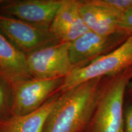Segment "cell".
I'll use <instances>...</instances> for the list:
<instances>
[{
    "label": "cell",
    "instance_id": "1",
    "mask_svg": "<svg viewBox=\"0 0 132 132\" xmlns=\"http://www.w3.org/2000/svg\"><path fill=\"white\" fill-rule=\"evenodd\" d=\"M104 78L92 80L59 95L43 132H81L87 127L96 107Z\"/></svg>",
    "mask_w": 132,
    "mask_h": 132
},
{
    "label": "cell",
    "instance_id": "2",
    "mask_svg": "<svg viewBox=\"0 0 132 132\" xmlns=\"http://www.w3.org/2000/svg\"><path fill=\"white\" fill-rule=\"evenodd\" d=\"M132 80V67L104 79L98 102L87 126L89 132H123V103Z\"/></svg>",
    "mask_w": 132,
    "mask_h": 132
},
{
    "label": "cell",
    "instance_id": "3",
    "mask_svg": "<svg viewBox=\"0 0 132 132\" xmlns=\"http://www.w3.org/2000/svg\"><path fill=\"white\" fill-rule=\"evenodd\" d=\"M132 67V36L113 52L87 65L75 67L64 78L59 91L64 92L88 81L110 77Z\"/></svg>",
    "mask_w": 132,
    "mask_h": 132
},
{
    "label": "cell",
    "instance_id": "4",
    "mask_svg": "<svg viewBox=\"0 0 132 132\" xmlns=\"http://www.w3.org/2000/svg\"><path fill=\"white\" fill-rule=\"evenodd\" d=\"M69 46L70 43L59 42L26 55L31 77L39 80L65 78L73 69Z\"/></svg>",
    "mask_w": 132,
    "mask_h": 132
},
{
    "label": "cell",
    "instance_id": "5",
    "mask_svg": "<svg viewBox=\"0 0 132 132\" xmlns=\"http://www.w3.org/2000/svg\"><path fill=\"white\" fill-rule=\"evenodd\" d=\"M64 79L31 78L12 84L11 115H24L36 111L59 90Z\"/></svg>",
    "mask_w": 132,
    "mask_h": 132
},
{
    "label": "cell",
    "instance_id": "6",
    "mask_svg": "<svg viewBox=\"0 0 132 132\" xmlns=\"http://www.w3.org/2000/svg\"><path fill=\"white\" fill-rule=\"evenodd\" d=\"M0 31L26 55L60 42L50 29L2 14H0Z\"/></svg>",
    "mask_w": 132,
    "mask_h": 132
},
{
    "label": "cell",
    "instance_id": "7",
    "mask_svg": "<svg viewBox=\"0 0 132 132\" xmlns=\"http://www.w3.org/2000/svg\"><path fill=\"white\" fill-rule=\"evenodd\" d=\"M130 36L123 31L110 36H102L88 31L70 43L69 55L73 68L87 65L92 61L113 52Z\"/></svg>",
    "mask_w": 132,
    "mask_h": 132
},
{
    "label": "cell",
    "instance_id": "8",
    "mask_svg": "<svg viewBox=\"0 0 132 132\" xmlns=\"http://www.w3.org/2000/svg\"><path fill=\"white\" fill-rule=\"evenodd\" d=\"M64 0L6 1L1 6L3 14L50 29Z\"/></svg>",
    "mask_w": 132,
    "mask_h": 132
},
{
    "label": "cell",
    "instance_id": "9",
    "mask_svg": "<svg viewBox=\"0 0 132 132\" xmlns=\"http://www.w3.org/2000/svg\"><path fill=\"white\" fill-rule=\"evenodd\" d=\"M81 1L64 0L50 31L60 42L72 43L89 31L80 15Z\"/></svg>",
    "mask_w": 132,
    "mask_h": 132
},
{
    "label": "cell",
    "instance_id": "10",
    "mask_svg": "<svg viewBox=\"0 0 132 132\" xmlns=\"http://www.w3.org/2000/svg\"><path fill=\"white\" fill-rule=\"evenodd\" d=\"M80 11L89 31L102 36H110L120 31L119 24L122 15L98 0L81 1Z\"/></svg>",
    "mask_w": 132,
    "mask_h": 132
},
{
    "label": "cell",
    "instance_id": "11",
    "mask_svg": "<svg viewBox=\"0 0 132 132\" xmlns=\"http://www.w3.org/2000/svg\"><path fill=\"white\" fill-rule=\"evenodd\" d=\"M59 97L56 93L42 106L27 114L0 119V132H43L46 120Z\"/></svg>",
    "mask_w": 132,
    "mask_h": 132
},
{
    "label": "cell",
    "instance_id": "12",
    "mask_svg": "<svg viewBox=\"0 0 132 132\" xmlns=\"http://www.w3.org/2000/svg\"><path fill=\"white\" fill-rule=\"evenodd\" d=\"M0 73L11 84L31 78L26 54L20 51L0 31Z\"/></svg>",
    "mask_w": 132,
    "mask_h": 132
},
{
    "label": "cell",
    "instance_id": "13",
    "mask_svg": "<svg viewBox=\"0 0 132 132\" xmlns=\"http://www.w3.org/2000/svg\"><path fill=\"white\" fill-rule=\"evenodd\" d=\"M12 103V89L11 82L0 74V119L9 116Z\"/></svg>",
    "mask_w": 132,
    "mask_h": 132
},
{
    "label": "cell",
    "instance_id": "14",
    "mask_svg": "<svg viewBox=\"0 0 132 132\" xmlns=\"http://www.w3.org/2000/svg\"><path fill=\"white\" fill-rule=\"evenodd\" d=\"M98 1L122 15L132 12V0H98Z\"/></svg>",
    "mask_w": 132,
    "mask_h": 132
},
{
    "label": "cell",
    "instance_id": "15",
    "mask_svg": "<svg viewBox=\"0 0 132 132\" xmlns=\"http://www.w3.org/2000/svg\"><path fill=\"white\" fill-rule=\"evenodd\" d=\"M120 31L132 36V12H129L122 16L119 24Z\"/></svg>",
    "mask_w": 132,
    "mask_h": 132
},
{
    "label": "cell",
    "instance_id": "16",
    "mask_svg": "<svg viewBox=\"0 0 132 132\" xmlns=\"http://www.w3.org/2000/svg\"><path fill=\"white\" fill-rule=\"evenodd\" d=\"M123 132H132V105L128 107L124 114Z\"/></svg>",
    "mask_w": 132,
    "mask_h": 132
},
{
    "label": "cell",
    "instance_id": "17",
    "mask_svg": "<svg viewBox=\"0 0 132 132\" xmlns=\"http://www.w3.org/2000/svg\"><path fill=\"white\" fill-rule=\"evenodd\" d=\"M126 96L128 97L130 99L132 100V80L128 86L127 90Z\"/></svg>",
    "mask_w": 132,
    "mask_h": 132
},
{
    "label": "cell",
    "instance_id": "18",
    "mask_svg": "<svg viewBox=\"0 0 132 132\" xmlns=\"http://www.w3.org/2000/svg\"><path fill=\"white\" fill-rule=\"evenodd\" d=\"M6 1H4V0H0V6L4 4V3H6Z\"/></svg>",
    "mask_w": 132,
    "mask_h": 132
},
{
    "label": "cell",
    "instance_id": "19",
    "mask_svg": "<svg viewBox=\"0 0 132 132\" xmlns=\"http://www.w3.org/2000/svg\"><path fill=\"white\" fill-rule=\"evenodd\" d=\"M0 74H1V73H0Z\"/></svg>",
    "mask_w": 132,
    "mask_h": 132
}]
</instances>
